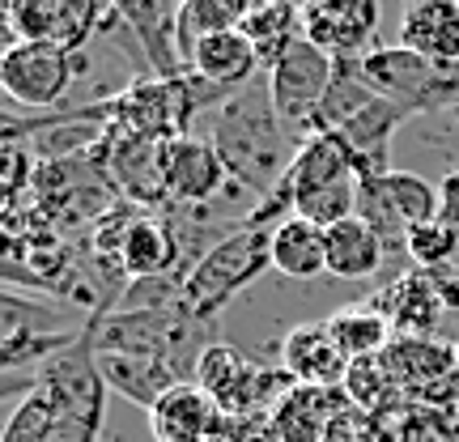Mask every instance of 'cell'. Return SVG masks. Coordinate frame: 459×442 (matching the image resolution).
<instances>
[{
    "label": "cell",
    "mask_w": 459,
    "mask_h": 442,
    "mask_svg": "<svg viewBox=\"0 0 459 442\" xmlns=\"http://www.w3.org/2000/svg\"><path fill=\"white\" fill-rule=\"evenodd\" d=\"M209 141L226 162L230 183H238L251 196H273L290 166L298 158L302 136L285 124L273 107V90H268V73H260L251 85H243L238 94H230L213 115Z\"/></svg>",
    "instance_id": "1"
},
{
    "label": "cell",
    "mask_w": 459,
    "mask_h": 442,
    "mask_svg": "<svg viewBox=\"0 0 459 442\" xmlns=\"http://www.w3.org/2000/svg\"><path fill=\"white\" fill-rule=\"evenodd\" d=\"M213 341H217V324L196 319L183 302H175V307H149V311L94 315V349L153 358L162 366H170L183 383L196 378L200 358H204V349Z\"/></svg>",
    "instance_id": "2"
},
{
    "label": "cell",
    "mask_w": 459,
    "mask_h": 442,
    "mask_svg": "<svg viewBox=\"0 0 459 442\" xmlns=\"http://www.w3.org/2000/svg\"><path fill=\"white\" fill-rule=\"evenodd\" d=\"M268 268H273V230L238 221L226 238H217V243L192 264V273L183 277L179 298L196 319L217 324V315L226 311L247 285H255Z\"/></svg>",
    "instance_id": "3"
},
{
    "label": "cell",
    "mask_w": 459,
    "mask_h": 442,
    "mask_svg": "<svg viewBox=\"0 0 459 442\" xmlns=\"http://www.w3.org/2000/svg\"><path fill=\"white\" fill-rule=\"evenodd\" d=\"M358 68L378 99L404 107L412 119L459 107V65H434L426 56L409 51L404 43L370 48L366 56H358Z\"/></svg>",
    "instance_id": "4"
},
{
    "label": "cell",
    "mask_w": 459,
    "mask_h": 442,
    "mask_svg": "<svg viewBox=\"0 0 459 442\" xmlns=\"http://www.w3.org/2000/svg\"><path fill=\"white\" fill-rule=\"evenodd\" d=\"M196 383L213 395L226 417H255V412H273L281 404V395L298 387L285 375V366H260L255 358L238 353L234 344L213 341L204 349V358L196 366Z\"/></svg>",
    "instance_id": "5"
},
{
    "label": "cell",
    "mask_w": 459,
    "mask_h": 442,
    "mask_svg": "<svg viewBox=\"0 0 459 442\" xmlns=\"http://www.w3.org/2000/svg\"><path fill=\"white\" fill-rule=\"evenodd\" d=\"M85 68V51H65L51 43H9L0 56V90L17 111L48 115L60 111L68 90Z\"/></svg>",
    "instance_id": "6"
},
{
    "label": "cell",
    "mask_w": 459,
    "mask_h": 442,
    "mask_svg": "<svg viewBox=\"0 0 459 442\" xmlns=\"http://www.w3.org/2000/svg\"><path fill=\"white\" fill-rule=\"evenodd\" d=\"M13 43H51L82 56L94 34H111L119 17L107 0H4Z\"/></svg>",
    "instance_id": "7"
},
{
    "label": "cell",
    "mask_w": 459,
    "mask_h": 442,
    "mask_svg": "<svg viewBox=\"0 0 459 442\" xmlns=\"http://www.w3.org/2000/svg\"><path fill=\"white\" fill-rule=\"evenodd\" d=\"M268 73V90H273V107L277 115L290 124L294 132H311V119L319 111V102L328 94L332 73H336V60H332L324 48H315L311 39H298L294 48L281 56Z\"/></svg>",
    "instance_id": "8"
},
{
    "label": "cell",
    "mask_w": 459,
    "mask_h": 442,
    "mask_svg": "<svg viewBox=\"0 0 459 442\" xmlns=\"http://www.w3.org/2000/svg\"><path fill=\"white\" fill-rule=\"evenodd\" d=\"M170 136L107 132V175L132 204H170Z\"/></svg>",
    "instance_id": "9"
},
{
    "label": "cell",
    "mask_w": 459,
    "mask_h": 442,
    "mask_svg": "<svg viewBox=\"0 0 459 442\" xmlns=\"http://www.w3.org/2000/svg\"><path fill=\"white\" fill-rule=\"evenodd\" d=\"M378 30V0H307L302 4V39L324 48L332 60L366 56Z\"/></svg>",
    "instance_id": "10"
},
{
    "label": "cell",
    "mask_w": 459,
    "mask_h": 442,
    "mask_svg": "<svg viewBox=\"0 0 459 442\" xmlns=\"http://www.w3.org/2000/svg\"><path fill=\"white\" fill-rule=\"evenodd\" d=\"M119 26L136 39V51L145 56L149 77H179L187 73L179 51V4L170 0H107Z\"/></svg>",
    "instance_id": "11"
},
{
    "label": "cell",
    "mask_w": 459,
    "mask_h": 442,
    "mask_svg": "<svg viewBox=\"0 0 459 442\" xmlns=\"http://www.w3.org/2000/svg\"><path fill=\"white\" fill-rule=\"evenodd\" d=\"M226 426V412L213 395L192 383H179L149 409V434L153 442H217Z\"/></svg>",
    "instance_id": "12"
},
{
    "label": "cell",
    "mask_w": 459,
    "mask_h": 442,
    "mask_svg": "<svg viewBox=\"0 0 459 442\" xmlns=\"http://www.w3.org/2000/svg\"><path fill=\"white\" fill-rule=\"evenodd\" d=\"M281 366L298 387H341L349 375V358L332 336L328 319L319 324H298L281 341Z\"/></svg>",
    "instance_id": "13"
},
{
    "label": "cell",
    "mask_w": 459,
    "mask_h": 442,
    "mask_svg": "<svg viewBox=\"0 0 459 442\" xmlns=\"http://www.w3.org/2000/svg\"><path fill=\"white\" fill-rule=\"evenodd\" d=\"M387 324L395 328V336H429L443 319V298L434 290L426 268L417 273H400L392 285H383L375 298H366Z\"/></svg>",
    "instance_id": "14"
},
{
    "label": "cell",
    "mask_w": 459,
    "mask_h": 442,
    "mask_svg": "<svg viewBox=\"0 0 459 442\" xmlns=\"http://www.w3.org/2000/svg\"><path fill=\"white\" fill-rule=\"evenodd\" d=\"M187 68L196 77H204V82L221 85V90H243L264 73L260 56L251 48V39L243 34V26L200 34L196 48L187 51Z\"/></svg>",
    "instance_id": "15"
},
{
    "label": "cell",
    "mask_w": 459,
    "mask_h": 442,
    "mask_svg": "<svg viewBox=\"0 0 459 442\" xmlns=\"http://www.w3.org/2000/svg\"><path fill=\"white\" fill-rule=\"evenodd\" d=\"M226 183V162L213 149V141L179 136L170 145V204H209L221 196Z\"/></svg>",
    "instance_id": "16"
},
{
    "label": "cell",
    "mask_w": 459,
    "mask_h": 442,
    "mask_svg": "<svg viewBox=\"0 0 459 442\" xmlns=\"http://www.w3.org/2000/svg\"><path fill=\"white\" fill-rule=\"evenodd\" d=\"M119 264L128 281L149 277H183V256L179 238L166 217H132L128 234L119 243Z\"/></svg>",
    "instance_id": "17"
},
{
    "label": "cell",
    "mask_w": 459,
    "mask_h": 442,
    "mask_svg": "<svg viewBox=\"0 0 459 442\" xmlns=\"http://www.w3.org/2000/svg\"><path fill=\"white\" fill-rule=\"evenodd\" d=\"M344 400L349 395L341 387H290L268 417L281 442H328V429Z\"/></svg>",
    "instance_id": "18"
},
{
    "label": "cell",
    "mask_w": 459,
    "mask_h": 442,
    "mask_svg": "<svg viewBox=\"0 0 459 442\" xmlns=\"http://www.w3.org/2000/svg\"><path fill=\"white\" fill-rule=\"evenodd\" d=\"M400 43L434 65H459V0H417L404 9Z\"/></svg>",
    "instance_id": "19"
},
{
    "label": "cell",
    "mask_w": 459,
    "mask_h": 442,
    "mask_svg": "<svg viewBox=\"0 0 459 442\" xmlns=\"http://www.w3.org/2000/svg\"><path fill=\"white\" fill-rule=\"evenodd\" d=\"M273 268L290 281H315L328 273V230L307 217H285L273 226Z\"/></svg>",
    "instance_id": "20"
},
{
    "label": "cell",
    "mask_w": 459,
    "mask_h": 442,
    "mask_svg": "<svg viewBox=\"0 0 459 442\" xmlns=\"http://www.w3.org/2000/svg\"><path fill=\"white\" fill-rule=\"evenodd\" d=\"M383 361H387V370L395 375V383L404 387V395H421L438 378L455 375V349L434 341V336H395L387 344Z\"/></svg>",
    "instance_id": "21"
},
{
    "label": "cell",
    "mask_w": 459,
    "mask_h": 442,
    "mask_svg": "<svg viewBox=\"0 0 459 442\" xmlns=\"http://www.w3.org/2000/svg\"><path fill=\"white\" fill-rule=\"evenodd\" d=\"M387 260V247L378 238V230L366 217H344L328 230V277L336 281H361L375 277Z\"/></svg>",
    "instance_id": "22"
},
{
    "label": "cell",
    "mask_w": 459,
    "mask_h": 442,
    "mask_svg": "<svg viewBox=\"0 0 459 442\" xmlns=\"http://www.w3.org/2000/svg\"><path fill=\"white\" fill-rule=\"evenodd\" d=\"M0 442H99V438L56 409L43 387H34V392L22 395L17 409L9 412Z\"/></svg>",
    "instance_id": "23"
},
{
    "label": "cell",
    "mask_w": 459,
    "mask_h": 442,
    "mask_svg": "<svg viewBox=\"0 0 459 442\" xmlns=\"http://www.w3.org/2000/svg\"><path fill=\"white\" fill-rule=\"evenodd\" d=\"M243 34L251 39L260 65L273 68L281 56L302 39V4H290V0H260V4L243 17Z\"/></svg>",
    "instance_id": "24"
},
{
    "label": "cell",
    "mask_w": 459,
    "mask_h": 442,
    "mask_svg": "<svg viewBox=\"0 0 459 442\" xmlns=\"http://www.w3.org/2000/svg\"><path fill=\"white\" fill-rule=\"evenodd\" d=\"M375 99L378 94L366 85V77H361L358 56H344V60H336V73H332L328 94H324V102H319V111H315V119H311V132L344 128L353 115L366 111ZM311 132H307V136H311Z\"/></svg>",
    "instance_id": "25"
},
{
    "label": "cell",
    "mask_w": 459,
    "mask_h": 442,
    "mask_svg": "<svg viewBox=\"0 0 459 442\" xmlns=\"http://www.w3.org/2000/svg\"><path fill=\"white\" fill-rule=\"evenodd\" d=\"M328 328H332V336H336V344L344 349V358L349 361L383 358L387 344L395 341V328L375 311V307H370V302H353V307L328 315Z\"/></svg>",
    "instance_id": "26"
},
{
    "label": "cell",
    "mask_w": 459,
    "mask_h": 442,
    "mask_svg": "<svg viewBox=\"0 0 459 442\" xmlns=\"http://www.w3.org/2000/svg\"><path fill=\"white\" fill-rule=\"evenodd\" d=\"M260 0H179V51L183 65H187V51L196 48L200 34L209 30H230V26H243V17L255 9Z\"/></svg>",
    "instance_id": "27"
},
{
    "label": "cell",
    "mask_w": 459,
    "mask_h": 442,
    "mask_svg": "<svg viewBox=\"0 0 459 442\" xmlns=\"http://www.w3.org/2000/svg\"><path fill=\"white\" fill-rule=\"evenodd\" d=\"M341 392L349 395V404H358L361 412L383 417V412H392V400L404 392V387L395 383V375L387 370L383 358H358V361H349V375H344Z\"/></svg>",
    "instance_id": "28"
},
{
    "label": "cell",
    "mask_w": 459,
    "mask_h": 442,
    "mask_svg": "<svg viewBox=\"0 0 459 442\" xmlns=\"http://www.w3.org/2000/svg\"><path fill=\"white\" fill-rule=\"evenodd\" d=\"M358 204H361V179H341V183H328V187H319V192H307V196H298L294 213L315 221V226L332 230L336 221L344 217H358Z\"/></svg>",
    "instance_id": "29"
},
{
    "label": "cell",
    "mask_w": 459,
    "mask_h": 442,
    "mask_svg": "<svg viewBox=\"0 0 459 442\" xmlns=\"http://www.w3.org/2000/svg\"><path fill=\"white\" fill-rule=\"evenodd\" d=\"M404 251H409V260L417 264V268H443V264L455 260L459 251V230L446 226V221H421V226L409 230V238H404Z\"/></svg>",
    "instance_id": "30"
},
{
    "label": "cell",
    "mask_w": 459,
    "mask_h": 442,
    "mask_svg": "<svg viewBox=\"0 0 459 442\" xmlns=\"http://www.w3.org/2000/svg\"><path fill=\"white\" fill-rule=\"evenodd\" d=\"M217 442H281V438H277V429H273V417L255 412V417H226Z\"/></svg>",
    "instance_id": "31"
},
{
    "label": "cell",
    "mask_w": 459,
    "mask_h": 442,
    "mask_svg": "<svg viewBox=\"0 0 459 442\" xmlns=\"http://www.w3.org/2000/svg\"><path fill=\"white\" fill-rule=\"evenodd\" d=\"M438 221L459 230V166L446 170L443 183H438Z\"/></svg>",
    "instance_id": "32"
},
{
    "label": "cell",
    "mask_w": 459,
    "mask_h": 442,
    "mask_svg": "<svg viewBox=\"0 0 459 442\" xmlns=\"http://www.w3.org/2000/svg\"><path fill=\"white\" fill-rule=\"evenodd\" d=\"M429 281H434V290H438V298H443L446 311H459V268L455 264L429 268Z\"/></svg>",
    "instance_id": "33"
},
{
    "label": "cell",
    "mask_w": 459,
    "mask_h": 442,
    "mask_svg": "<svg viewBox=\"0 0 459 442\" xmlns=\"http://www.w3.org/2000/svg\"><path fill=\"white\" fill-rule=\"evenodd\" d=\"M455 366H459V344H455Z\"/></svg>",
    "instance_id": "34"
},
{
    "label": "cell",
    "mask_w": 459,
    "mask_h": 442,
    "mask_svg": "<svg viewBox=\"0 0 459 442\" xmlns=\"http://www.w3.org/2000/svg\"><path fill=\"white\" fill-rule=\"evenodd\" d=\"M451 115H455V124H459V107H455V111H451Z\"/></svg>",
    "instance_id": "35"
},
{
    "label": "cell",
    "mask_w": 459,
    "mask_h": 442,
    "mask_svg": "<svg viewBox=\"0 0 459 442\" xmlns=\"http://www.w3.org/2000/svg\"><path fill=\"white\" fill-rule=\"evenodd\" d=\"M412 4H417V0H412Z\"/></svg>",
    "instance_id": "36"
}]
</instances>
